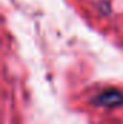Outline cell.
Instances as JSON below:
<instances>
[{"label": "cell", "mask_w": 123, "mask_h": 124, "mask_svg": "<svg viewBox=\"0 0 123 124\" xmlns=\"http://www.w3.org/2000/svg\"><path fill=\"white\" fill-rule=\"evenodd\" d=\"M96 104L103 105V107H119L123 105V94L117 90H107L104 93H101L97 100Z\"/></svg>", "instance_id": "obj_1"}]
</instances>
